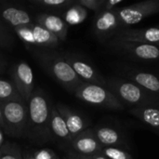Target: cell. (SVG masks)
Listing matches in <instances>:
<instances>
[{
	"mask_svg": "<svg viewBox=\"0 0 159 159\" xmlns=\"http://www.w3.org/2000/svg\"><path fill=\"white\" fill-rule=\"evenodd\" d=\"M28 105V136L35 143H43L50 141L51 106L48 98L41 89H34Z\"/></svg>",
	"mask_w": 159,
	"mask_h": 159,
	"instance_id": "6da1fadb",
	"label": "cell"
},
{
	"mask_svg": "<svg viewBox=\"0 0 159 159\" xmlns=\"http://www.w3.org/2000/svg\"><path fill=\"white\" fill-rule=\"evenodd\" d=\"M34 56L41 66L67 90L75 92L84 83L77 76L63 54L50 49H38L34 51Z\"/></svg>",
	"mask_w": 159,
	"mask_h": 159,
	"instance_id": "7a4b0ae2",
	"label": "cell"
},
{
	"mask_svg": "<svg viewBox=\"0 0 159 159\" xmlns=\"http://www.w3.org/2000/svg\"><path fill=\"white\" fill-rule=\"evenodd\" d=\"M106 88L125 106L153 107L159 105V97L143 89L133 82L119 78L106 80Z\"/></svg>",
	"mask_w": 159,
	"mask_h": 159,
	"instance_id": "3957f363",
	"label": "cell"
},
{
	"mask_svg": "<svg viewBox=\"0 0 159 159\" xmlns=\"http://www.w3.org/2000/svg\"><path fill=\"white\" fill-rule=\"evenodd\" d=\"M5 132L12 137H21L28 130V105L24 101L1 102Z\"/></svg>",
	"mask_w": 159,
	"mask_h": 159,
	"instance_id": "277c9868",
	"label": "cell"
},
{
	"mask_svg": "<svg viewBox=\"0 0 159 159\" xmlns=\"http://www.w3.org/2000/svg\"><path fill=\"white\" fill-rule=\"evenodd\" d=\"M75 97L89 104L114 110H123L125 106L106 88L90 83H82L74 92Z\"/></svg>",
	"mask_w": 159,
	"mask_h": 159,
	"instance_id": "5b68a950",
	"label": "cell"
},
{
	"mask_svg": "<svg viewBox=\"0 0 159 159\" xmlns=\"http://www.w3.org/2000/svg\"><path fill=\"white\" fill-rule=\"evenodd\" d=\"M159 11L158 0H146L122 8H116L120 26L141 22L143 19Z\"/></svg>",
	"mask_w": 159,
	"mask_h": 159,
	"instance_id": "8992f818",
	"label": "cell"
},
{
	"mask_svg": "<svg viewBox=\"0 0 159 159\" xmlns=\"http://www.w3.org/2000/svg\"><path fill=\"white\" fill-rule=\"evenodd\" d=\"M111 46L115 50L124 54L125 56L137 60L155 61L159 59V48L157 46L115 39L111 42Z\"/></svg>",
	"mask_w": 159,
	"mask_h": 159,
	"instance_id": "52a82bcc",
	"label": "cell"
},
{
	"mask_svg": "<svg viewBox=\"0 0 159 159\" xmlns=\"http://www.w3.org/2000/svg\"><path fill=\"white\" fill-rule=\"evenodd\" d=\"M12 82L22 100L27 103L32 96L34 89V75L31 66L23 61L15 63L10 70Z\"/></svg>",
	"mask_w": 159,
	"mask_h": 159,
	"instance_id": "ba28073f",
	"label": "cell"
},
{
	"mask_svg": "<svg viewBox=\"0 0 159 159\" xmlns=\"http://www.w3.org/2000/svg\"><path fill=\"white\" fill-rule=\"evenodd\" d=\"M113 39L157 46L159 45V26L146 29L117 30Z\"/></svg>",
	"mask_w": 159,
	"mask_h": 159,
	"instance_id": "9c48e42d",
	"label": "cell"
},
{
	"mask_svg": "<svg viewBox=\"0 0 159 159\" xmlns=\"http://www.w3.org/2000/svg\"><path fill=\"white\" fill-rule=\"evenodd\" d=\"M70 151L87 157L101 153L103 146L97 140L93 129H87L69 143Z\"/></svg>",
	"mask_w": 159,
	"mask_h": 159,
	"instance_id": "30bf717a",
	"label": "cell"
},
{
	"mask_svg": "<svg viewBox=\"0 0 159 159\" xmlns=\"http://www.w3.org/2000/svg\"><path fill=\"white\" fill-rule=\"evenodd\" d=\"M77 76L85 83H90L106 88V80L87 61L73 54H63ZM107 89V88H106Z\"/></svg>",
	"mask_w": 159,
	"mask_h": 159,
	"instance_id": "8fae6325",
	"label": "cell"
},
{
	"mask_svg": "<svg viewBox=\"0 0 159 159\" xmlns=\"http://www.w3.org/2000/svg\"><path fill=\"white\" fill-rule=\"evenodd\" d=\"M119 27L120 23L116 9L112 11L102 10L96 16L93 31L101 40H104L110 36H114Z\"/></svg>",
	"mask_w": 159,
	"mask_h": 159,
	"instance_id": "7c38bea8",
	"label": "cell"
},
{
	"mask_svg": "<svg viewBox=\"0 0 159 159\" xmlns=\"http://www.w3.org/2000/svg\"><path fill=\"white\" fill-rule=\"evenodd\" d=\"M35 23L53 34L60 41L67 37L68 24L63 19L52 13H40L35 16Z\"/></svg>",
	"mask_w": 159,
	"mask_h": 159,
	"instance_id": "4fadbf2b",
	"label": "cell"
},
{
	"mask_svg": "<svg viewBox=\"0 0 159 159\" xmlns=\"http://www.w3.org/2000/svg\"><path fill=\"white\" fill-rule=\"evenodd\" d=\"M0 19L13 29L34 23L26 10L10 5H0Z\"/></svg>",
	"mask_w": 159,
	"mask_h": 159,
	"instance_id": "5bb4252c",
	"label": "cell"
},
{
	"mask_svg": "<svg viewBox=\"0 0 159 159\" xmlns=\"http://www.w3.org/2000/svg\"><path fill=\"white\" fill-rule=\"evenodd\" d=\"M55 107L63 117L72 139L87 129L88 123L86 119L79 114L75 113V111L71 110L69 107L61 103H58L57 105H55Z\"/></svg>",
	"mask_w": 159,
	"mask_h": 159,
	"instance_id": "9a60e30c",
	"label": "cell"
},
{
	"mask_svg": "<svg viewBox=\"0 0 159 159\" xmlns=\"http://www.w3.org/2000/svg\"><path fill=\"white\" fill-rule=\"evenodd\" d=\"M127 75L139 87L159 97V78L155 75L139 71H130Z\"/></svg>",
	"mask_w": 159,
	"mask_h": 159,
	"instance_id": "2e32d148",
	"label": "cell"
},
{
	"mask_svg": "<svg viewBox=\"0 0 159 159\" xmlns=\"http://www.w3.org/2000/svg\"><path fill=\"white\" fill-rule=\"evenodd\" d=\"M94 134L99 143L103 146H123L126 144L124 137L115 129L110 127H100L93 129Z\"/></svg>",
	"mask_w": 159,
	"mask_h": 159,
	"instance_id": "e0dca14e",
	"label": "cell"
},
{
	"mask_svg": "<svg viewBox=\"0 0 159 159\" xmlns=\"http://www.w3.org/2000/svg\"><path fill=\"white\" fill-rule=\"evenodd\" d=\"M50 132L52 136H55L59 140H61L65 143H70L72 137L66 126V123L61 114L57 111L55 105L51 106V116H50Z\"/></svg>",
	"mask_w": 159,
	"mask_h": 159,
	"instance_id": "ac0fdd59",
	"label": "cell"
},
{
	"mask_svg": "<svg viewBox=\"0 0 159 159\" xmlns=\"http://www.w3.org/2000/svg\"><path fill=\"white\" fill-rule=\"evenodd\" d=\"M31 30H32L34 47L51 48L59 46L60 40L53 34H51L42 26L34 22L31 24Z\"/></svg>",
	"mask_w": 159,
	"mask_h": 159,
	"instance_id": "d6986e66",
	"label": "cell"
},
{
	"mask_svg": "<svg viewBox=\"0 0 159 159\" xmlns=\"http://www.w3.org/2000/svg\"><path fill=\"white\" fill-rule=\"evenodd\" d=\"M129 113L159 131V110L155 107H135L129 110Z\"/></svg>",
	"mask_w": 159,
	"mask_h": 159,
	"instance_id": "ffe728a7",
	"label": "cell"
},
{
	"mask_svg": "<svg viewBox=\"0 0 159 159\" xmlns=\"http://www.w3.org/2000/svg\"><path fill=\"white\" fill-rule=\"evenodd\" d=\"M88 16V10L75 1L65 10L63 14V20L70 25H75L83 22Z\"/></svg>",
	"mask_w": 159,
	"mask_h": 159,
	"instance_id": "44dd1931",
	"label": "cell"
},
{
	"mask_svg": "<svg viewBox=\"0 0 159 159\" xmlns=\"http://www.w3.org/2000/svg\"><path fill=\"white\" fill-rule=\"evenodd\" d=\"M23 101L12 81L0 78V102Z\"/></svg>",
	"mask_w": 159,
	"mask_h": 159,
	"instance_id": "7402d4cb",
	"label": "cell"
},
{
	"mask_svg": "<svg viewBox=\"0 0 159 159\" xmlns=\"http://www.w3.org/2000/svg\"><path fill=\"white\" fill-rule=\"evenodd\" d=\"M0 159H22L20 148L12 143H4L0 148Z\"/></svg>",
	"mask_w": 159,
	"mask_h": 159,
	"instance_id": "603a6c76",
	"label": "cell"
},
{
	"mask_svg": "<svg viewBox=\"0 0 159 159\" xmlns=\"http://www.w3.org/2000/svg\"><path fill=\"white\" fill-rule=\"evenodd\" d=\"M101 154L108 159H133L132 156L127 151L115 146L103 147L101 151Z\"/></svg>",
	"mask_w": 159,
	"mask_h": 159,
	"instance_id": "cb8c5ba5",
	"label": "cell"
},
{
	"mask_svg": "<svg viewBox=\"0 0 159 159\" xmlns=\"http://www.w3.org/2000/svg\"><path fill=\"white\" fill-rule=\"evenodd\" d=\"M32 3L41 7L61 8V7H69L71 5L75 3V1L74 0H34L32 1Z\"/></svg>",
	"mask_w": 159,
	"mask_h": 159,
	"instance_id": "d4e9b609",
	"label": "cell"
},
{
	"mask_svg": "<svg viewBox=\"0 0 159 159\" xmlns=\"http://www.w3.org/2000/svg\"><path fill=\"white\" fill-rule=\"evenodd\" d=\"M15 38L9 30L0 21V46L4 48H10L14 46Z\"/></svg>",
	"mask_w": 159,
	"mask_h": 159,
	"instance_id": "484cf974",
	"label": "cell"
},
{
	"mask_svg": "<svg viewBox=\"0 0 159 159\" xmlns=\"http://www.w3.org/2000/svg\"><path fill=\"white\" fill-rule=\"evenodd\" d=\"M104 1L105 0H76L75 2L86 9H91L98 14L102 11Z\"/></svg>",
	"mask_w": 159,
	"mask_h": 159,
	"instance_id": "4316f807",
	"label": "cell"
},
{
	"mask_svg": "<svg viewBox=\"0 0 159 159\" xmlns=\"http://www.w3.org/2000/svg\"><path fill=\"white\" fill-rule=\"evenodd\" d=\"M34 159H59L57 155L48 148L37 150L34 153Z\"/></svg>",
	"mask_w": 159,
	"mask_h": 159,
	"instance_id": "83f0119b",
	"label": "cell"
},
{
	"mask_svg": "<svg viewBox=\"0 0 159 159\" xmlns=\"http://www.w3.org/2000/svg\"><path fill=\"white\" fill-rule=\"evenodd\" d=\"M122 2H123V0H105L102 10H105V11L116 10V6L121 4Z\"/></svg>",
	"mask_w": 159,
	"mask_h": 159,
	"instance_id": "f1b7e54d",
	"label": "cell"
},
{
	"mask_svg": "<svg viewBox=\"0 0 159 159\" xmlns=\"http://www.w3.org/2000/svg\"><path fill=\"white\" fill-rule=\"evenodd\" d=\"M64 159H92L90 157H87V156H82L76 153H74L72 151H69L68 154L66 155V157Z\"/></svg>",
	"mask_w": 159,
	"mask_h": 159,
	"instance_id": "f546056e",
	"label": "cell"
},
{
	"mask_svg": "<svg viewBox=\"0 0 159 159\" xmlns=\"http://www.w3.org/2000/svg\"><path fill=\"white\" fill-rule=\"evenodd\" d=\"M0 128L2 129H5V124H4V119H3V112H2L1 102H0Z\"/></svg>",
	"mask_w": 159,
	"mask_h": 159,
	"instance_id": "4dcf8cb0",
	"label": "cell"
},
{
	"mask_svg": "<svg viewBox=\"0 0 159 159\" xmlns=\"http://www.w3.org/2000/svg\"><path fill=\"white\" fill-rule=\"evenodd\" d=\"M92 159H108L106 158L104 156H102L101 153H98V154H95V155H93V156H91L90 157Z\"/></svg>",
	"mask_w": 159,
	"mask_h": 159,
	"instance_id": "1f68e13d",
	"label": "cell"
},
{
	"mask_svg": "<svg viewBox=\"0 0 159 159\" xmlns=\"http://www.w3.org/2000/svg\"><path fill=\"white\" fill-rule=\"evenodd\" d=\"M3 144H4V134H3L2 129L0 128V148L3 146Z\"/></svg>",
	"mask_w": 159,
	"mask_h": 159,
	"instance_id": "d6a6232c",
	"label": "cell"
},
{
	"mask_svg": "<svg viewBox=\"0 0 159 159\" xmlns=\"http://www.w3.org/2000/svg\"><path fill=\"white\" fill-rule=\"evenodd\" d=\"M22 159H34V154H29L27 153L24 157H22Z\"/></svg>",
	"mask_w": 159,
	"mask_h": 159,
	"instance_id": "836d02e7",
	"label": "cell"
},
{
	"mask_svg": "<svg viewBox=\"0 0 159 159\" xmlns=\"http://www.w3.org/2000/svg\"><path fill=\"white\" fill-rule=\"evenodd\" d=\"M4 69H5V61L2 59H0V73H2Z\"/></svg>",
	"mask_w": 159,
	"mask_h": 159,
	"instance_id": "e575fe53",
	"label": "cell"
}]
</instances>
